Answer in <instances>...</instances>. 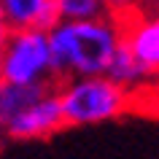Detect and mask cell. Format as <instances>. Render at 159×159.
<instances>
[{
    "mask_svg": "<svg viewBox=\"0 0 159 159\" xmlns=\"http://www.w3.org/2000/svg\"><path fill=\"white\" fill-rule=\"evenodd\" d=\"M62 121L70 127H89L119 119L129 108V89L119 86L108 75L67 78L57 89Z\"/></svg>",
    "mask_w": 159,
    "mask_h": 159,
    "instance_id": "obj_2",
    "label": "cell"
},
{
    "mask_svg": "<svg viewBox=\"0 0 159 159\" xmlns=\"http://www.w3.org/2000/svg\"><path fill=\"white\" fill-rule=\"evenodd\" d=\"M51 86H16V84H0V127L11 116H16L22 108H27L33 100H38Z\"/></svg>",
    "mask_w": 159,
    "mask_h": 159,
    "instance_id": "obj_7",
    "label": "cell"
},
{
    "mask_svg": "<svg viewBox=\"0 0 159 159\" xmlns=\"http://www.w3.org/2000/svg\"><path fill=\"white\" fill-rule=\"evenodd\" d=\"M8 30H43L49 33L59 22L57 0H0Z\"/></svg>",
    "mask_w": 159,
    "mask_h": 159,
    "instance_id": "obj_6",
    "label": "cell"
},
{
    "mask_svg": "<svg viewBox=\"0 0 159 159\" xmlns=\"http://www.w3.org/2000/svg\"><path fill=\"white\" fill-rule=\"evenodd\" d=\"M3 38L6 35H0V59H3ZM0 84H3V73H0Z\"/></svg>",
    "mask_w": 159,
    "mask_h": 159,
    "instance_id": "obj_12",
    "label": "cell"
},
{
    "mask_svg": "<svg viewBox=\"0 0 159 159\" xmlns=\"http://www.w3.org/2000/svg\"><path fill=\"white\" fill-rule=\"evenodd\" d=\"M0 73L3 84L49 86L54 78L49 35L43 30H8L3 38Z\"/></svg>",
    "mask_w": 159,
    "mask_h": 159,
    "instance_id": "obj_3",
    "label": "cell"
},
{
    "mask_svg": "<svg viewBox=\"0 0 159 159\" xmlns=\"http://www.w3.org/2000/svg\"><path fill=\"white\" fill-rule=\"evenodd\" d=\"M54 78H86L105 75L111 59L121 46V22L100 16L86 22H57L49 33Z\"/></svg>",
    "mask_w": 159,
    "mask_h": 159,
    "instance_id": "obj_1",
    "label": "cell"
},
{
    "mask_svg": "<svg viewBox=\"0 0 159 159\" xmlns=\"http://www.w3.org/2000/svg\"><path fill=\"white\" fill-rule=\"evenodd\" d=\"M151 3H154V6H159V0H151Z\"/></svg>",
    "mask_w": 159,
    "mask_h": 159,
    "instance_id": "obj_13",
    "label": "cell"
},
{
    "mask_svg": "<svg viewBox=\"0 0 159 159\" xmlns=\"http://www.w3.org/2000/svg\"><path fill=\"white\" fill-rule=\"evenodd\" d=\"M8 33V27H6V19H3V8H0V35Z\"/></svg>",
    "mask_w": 159,
    "mask_h": 159,
    "instance_id": "obj_11",
    "label": "cell"
},
{
    "mask_svg": "<svg viewBox=\"0 0 159 159\" xmlns=\"http://www.w3.org/2000/svg\"><path fill=\"white\" fill-rule=\"evenodd\" d=\"M97 3H100L102 8H105V14H108V16H129V14H135V11H138V3H140V0H97Z\"/></svg>",
    "mask_w": 159,
    "mask_h": 159,
    "instance_id": "obj_10",
    "label": "cell"
},
{
    "mask_svg": "<svg viewBox=\"0 0 159 159\" xmlns=\"http://www.w3.org/2000/svg\"><path fill=\"white\" fill-rule=\"evenodd\" d=\"M105 75H108L111 81H116L119 86H124V89H135V86H140L143 81L148 78L146 70L135 62V57L124 49V43L116 49V54H113V59H111L108 70H105Z\"/></svg>",
    "mask_w": 159,
    "mask_h": 159,
    "instance_id": "obj_8",
    "label": "cell"
},
{
    "mask_svg": "<svg viewBox=\"0 0 159 159\" xmlns=\"http://www.w3.org/2000/svg\"><path fill=\"white\" fill-rule=\"evenodd\" d=\"M121 43L148 78L159 75V11L129 14L121 22Z\"/></svg>",
    "mask_w": 159,
    "mask_h": 159,
    "instance_id": "obj_5",
    "label": "cell"
},
{
    "mask_svg": "<svg viewBox=\"0 0 159 159\" xmlns=\"http://www.w3.org/2000/svg\"><path fill=\"white\" fill-rule=\"evenodd\" d=\"M57 14L59 22H86L105 16V8L97 0H57Z\"/></svg>",
    "mask_w": 159,
    "mask_h": 159,
    "instance_id": "obj_9",
    "label": "cell"
},
{
    "mask_svg": "<svg viewBox=\"0 0 159 159\" xmlns=\"http://www.w3.org/2000/svg\"><path fill=\"white\" fill-rule=\"evenodd\" d=\"M62 127H65V121H62V111H59L57 89H46L38 100L22 108L16 116H11L3 124V129L16 140H38V138L54 135Z\"/></svg>",
    "mask_w": 159,
    "mask_h": 159,
    "instance_id": "obj_4",
    "label": "cell"
}]
</instances>
